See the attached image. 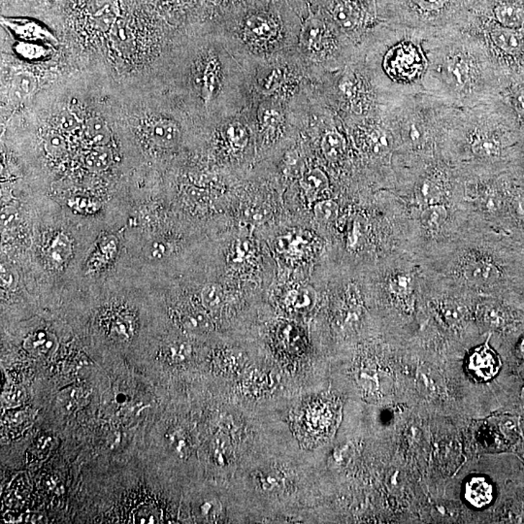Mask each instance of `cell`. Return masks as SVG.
Here are the masks:
<instances>
[{
  "label": "cell",
  "mask_w": 524,
  "mask_h": 524,
  "mask_svg": "<svg viewBox=\"0 0 524 524\" xmlns=\"http://www.w3.org/2000/svg\"><path fill=\"white\" fill-rule=\"evenodd\" d=\"M335 409L331 402L314 400L299 409L293 419V428L299 439L307 446H316L331 433Z\"/></svg>",
  "instance_id": "cell-1"
},
{
  "label": "cell",
  "mask_w": 524,
  "mask_h": 524,
  "mask_svg": "<svg viewBox=\"0 0 524 524\" xmlns=\"http://www.w3.org/2000/svg\"><path fill=\"white\" fill-rule=\"evenodd\" d=\"M516 103L518 108L520 109V111L524 112V89L516 96Z\"/></svg>",
  "instance_id": "cell-39"
},
{
  "label": "cell",
  "mask_w": 524,
  "mask_h": 524,
  "mask_svg": "<svg viewBox=\"0 0 524 524\" xmlns=\"http://www.w3.org/2000/svg\"><path fill=\"white\" fill-rule=\"evenodd\" d=\"M4 25L11 29L13 32L29 40L52 39V34L37 23L30 20H4Z\"/></svg>",
  "instance_id": "cell-9"
},
{
  "label": "cell",
  "mask_w": 524,
  "mask_h": 524,
  "mask_svg": "<svg viewBox=\"0 0 524 524\" xmlns=\"http://www.w3.org/2000/svg\"><path fill=\"white\" fill-rule=\"evenodd\" d=\"M279 121H280V116H279L277 112H267L265 114L264 122H267V124H278Z\"/></svg>",
  "instance_id": "cell-37"
},
{
  "label": "cell",
  "mask_w": 524,
  "mask_h": 524,
  "mask_svg": "<svg viewBox=\"0 0 524 524\" xmlns=\"http://www.w3.org/2000/svg\"><path fill=\"white\" fill-rule=\"evenodd\" d=\"M472 151L480 158L499 157L502 153V144L494 137L483 135L477 137L472 144Z\"/></svg>",
  "instance_id": "cell-18"
},
{
  "label": "cell",
  "mask_w": 524,
  "mask_h": 524,
  "mask_svg": "<svg viewBox=\"0 0 524 524\" xmlns=\"http://www.w3.org/2000/svg\"><path fill=\"white\" fill-rule=\"evenodd\" d=\"M181 324L184 328L191 332L205 331L210 327V321L206 316L198 312L184 314L181 317Z\"/></svg>",
  "instance_id": "cell-22"
},
{
  "label": "cell",
  "mask_w": 524,
  "mask_h": 524,
  "mask_svg": "<svg viewBox=\"0 0 524 524\" xmlns=\"http://www.w3.org/2000/svg\"><path fill=\"white\" fill-rule=\"evenodd\" d=\"M201 300L203 305L209 310H218L224 301V293L219 285L206 286L201 293Z\"/></svg>",
  "instance_id": "cell-21"
},
{
  "label": "cell",
  "mask_w": 524,
  "mask_h": 524,
  "mask_svg": "<svg viewBox=\"0 0 524 524\" xmlns=\"http://www.w3.org/2000/svg\"><path fill=\"white\" fill-rule=\"evenodd\" d=\"M494 14L502 27L515 30L524 25V9L515 4L498 5Z\"/></svg>",
  "instance_id": "cell-11"
},
{
  "label": "cell",
  "mask_w": 524,
  "mask_h": 524,
  "mask_svg": "<svg viewBox=\"0 0 524 524\" xmlns=\"http://www.w3.org/2000/svg\"><path fill=\"white\" fill-rule=\"evenodd\" d=\"M465 497L475 507L490 504L492 500V487L485 479L475 478L466 485Z\"/></svg>",
  "instance_id": "cell-8"
},
{
  "label": "cell",
  "mask_w": 524,
  "mask_h": 524,
  "mask_svg": "<svg viewBox=\"0 0 524 524\" xmlns=\"http://www.w3.org/2000/svg\"><path fill=\"white\" fill-rule=\"evenodd\" d=\"M492 39L498 48L510 53L520 52L524 46L523 34L509 27H503L493 30Z\"/></svg>",
  "instance_id": "cell-7"
},
{
  "label": "cell",
  "mask_w": 524,
  "mask_h": 524,
  "mask_svg": "<svg viewBox=\"0 0 524 524\" xmlns=\"http://www.w3.org/2000/svg\"><path fill=\"white\" fill-rule=\"evenodd\" d=\"M47 146L49 150L52 151V152L58 153L63 149V141L60 136L56 135V136L50 137V139L48 140Z\"/></svg>",
  "instance_id": "cell-36"
},
{
  "label": "cell",
  "mask_w": 524,
  "mask_h": 524,
  "mask_svg": "<svg viewBox=\"0 0 524 524\" xmlns=\"http://www.w3.org/2000/svg\"><path fill=\"white\" fill-rule=\"evenodd\" d=\"M485 319L494 328H506L513 324V316L511 312L500 305L487 307Z\"/></svg>",
  "instance_id": "cell-19"
},
{
  "label": "cell",
  "mask_w": 524,
  "mask_h": 524,
  "mask_svg": "<svg viewBox=\"0 0 524 524\" xmlns=\"http://www.w3.org/2000/svg\"><path fill=\"white\" fill-rule=\"evenodd\" d=\"M416 196H418V201L421 202L423 205H434V204H439L443 198V190L438 181L434 179H426L418 186Z\"/></svg>",
  "instance_id": "cell-17"
},
{
  "label": "cell",
  "mask_w": 524,
  "mask_h": 524,
  "mask_svg": "<svg viewBox=\"0 0 524 524\" xmlns=\"http://www.w3.org/2000/svg\"><path fill=\"white\" fill-rule=\"evenodd\" d=\"M448 219V210L441 203L426 206L421 214V224L430 231H437Z\"/></svg>",
  "instance_id": "cell-14"
},
{
  "label": "cell",
  "mask_w": 524,
  "mask_h": 524,
  "mask_svg": "<svg viewBox=\"0 0 524 524\" xmlns=\"http://www.w3.org/2000/svg\"><path fill=\"white\" fill-rule=\"evenodd\" d=\"M321 149H323L324 157L329 162H338L346 152V141L338 132H328L324 135L323 142H321Z\"/></svg>",
  "instance_id": "cell-15"
},
{
  "label": "cell",
  "mask_w": 524,
  "mask_h": 524,
  "mask_svg": "<svg viewBox=\"0 0 524 524\" xmlns=\"http://www.w3.org/2000/svg\"><path fill=\"white\" fill-rule=\"evenodd\" d=\"M366 144L373 153L380 155L388 150L387 135L379 129L373 130L367 135Z\"/></svg>",
  "instance_id": "cell-24"
},
{
  "label": "cell",
  "mask_w": 524,
  "mask_h": 524,
  "mask_svg": "<svg viewBox=\"0 0 524 524\" xmlns=\"http://www.w3.org/2000/svg\"><path fill=\"white\" fill-rule=\"evenodd\" d=\"M87 135L96 145H105L110 140V132L106 124L99 120H91L87 125Z\"/></svg>",
  "instance_id": "cell-23"
},
{
  "label": "cell",
  "mask_w": 524,
  "mask_h": 524,
  "mask_svg": "<svg viewBox=\"0 0 524 524\" xmlns=\"http://www.w3.org/2000/svg\"><path fill=\"white\" fill-rule=\"evenodd\" d=\"M449 70L452 78L459 85H464L466 83L468 77H469V68H468L466 63L456 58V60H454L449 63Z\"/></svg>",
  "instance_id": "cell-27"
},
{
  "label": "cell",
  "mask_w": 524,
  "mask_h": 524,
  "mask_svg": "<svg viewBox=\"0 0 524 524\" xmlns=\"http://www.w3.org/2000/svg\"><path fill=\"white\" fill-rule=\"evenodd\" d=\"M149 135L152 141L158 147H174L180 140L177 125L170 121L153 122L150 127Z\"/></svg>",
  "instance_id": "cell-4"
},
{
  "label": "cell",
  "mask_w": 524,
  "mask_h": 524,
  "mask_svg": "<svg viewBox=\"0 0 524 524\" xmlns=\"http://www.w3.org/2000/svg\"><path fill=\"white\" fill-rule=\"evenodd\" d=\"M499 367V359L487 343L473 352L468 360L470 371L482 380L492 379L497 374Z\"/></svg>",
  "instance_id": "cell-2"
},
{
  "label": "cell",
  "mask_w": 524,
  "mask_h": 524,
  "mask_svg": "<svg viewBox=\"0 0 524 524\" xmlns=\"http://www.w3.org/2000/svg\"><path fill=\"white\" fill-rule=\"evenodd\" d=\"M82 398H83L82 390L74 388V390L65 391V395L60 397V402L63 404L66 410H72L77 405H79Z\"/></svg>",
  "instance_id": "cell-29"
},
{
  "label": "cell",
  "mask_w": 524,
  "mask_h": 524,
  "mask_svg": "<svg viewBox=\"0 0 524 524\" xmlns=\"http://www.w3.org/2000/svg\"><path fill=\"white\" fill-rule=\"evenodd\" d=\"M20 52L23 56L27 58H39L44 53L42 52V48L35 45H23L20 46Z\"/></svg>",
  "instance_id": "cell-34"
},
{
  "label": "cell",
  "mask_w": 524,
  "mask_h": 524,
  "mask_svg": "<svg viewBox=\"0 0 524 524\" xmlns=\"http://www.w3.org/2000/svg\"><path fill=\"white\" fill-rule=\"evenodd\" d=\"M275 473H264L260 478V485L265 490H279L282 487V480L276 476Z\"/></svg>",
  "instance_id": "cell-30"
},
{
  "label": "cell",
  "mask_w": 524,
  "mask_h": 524,
  "mask_svg": "<svg viewBox=\"0 0 524 524\" xmlns=\"http://www.w3.org/2000/svg\"><path fill=\"white\" fill-rule=\"evenodd\" d=\"M518 354L524 357V335L518 345Z\"/></svg>",
  "instance_id": "cell-40"
},
{
  "label": "cell",
  "mask_w": 524,
  "mask_h": 524,
  "mask_svg": "<svg viewBox=\"0 0 524 524\" xmlns=\"http://www.w3.org/2000/svg\"><path fill=\"white\" fill-rule=\"evenodd\" d=\"M333 17L339 25L346 30H354L362 22V15L354 2L343 0L335 5Z\"/></svg>",
  "instance_id": "cell-6"
},
{
  "label": "cell",
  "mask_w": 524,
  "mask_h": 524,
  "mask_svg": "<svg viewBox=\"0 0 524 524\" xmlns=\"http://www.w3.org/2000/svg\"><path fill=\"white\" fill-rule=\"evenodd\" d=\"M37 79L30 72H20L13 78L10 96L12 101L20 102L34 91Z\"/></svg>",
  "instance_id": "cell-12"
},
{
  "label": "cell",
  "mask_w": 524,
  "mask_h": 524,
  "mask_svg": "<svg viewBox=\"0 0 524 524\" xmlns=\"http://www.w3.org/2000/svg\"><path fill=\"white\" fill-rule=\"evenodd\" d=\"M246 32L255 39L269 40L277 33V25L270 18L254 16L248 20Z\"/></svg>",
  "instance_id": "cell-10"
},
{
  "label": "cell",
  "mask_w": 524,
  "mask_h": 524,
  "mask_svg": "<svg viewBox=\"0 0 524 524\" xmlns=\"http://www.w3.org/2000/svg\"><path fill=\"white\" fill-rule=\"evenodd\" d=\"M110 162H111V155H110L108 151L103 149V148H99V149L94 151L87 158V165L89 167L97 170H104L109 165Z\"/></svg>",
  "instance_id": "cell-25"
},
{
  "label": "cell",
  "mask_w": 524,
  "mask_h": 524,
  "mask_svg": "<svg viewBox=\"0 0 524 524\" xmlns=\"http://www.w3.org/2000/svg\"><path fill=\"white\" fill-rule=\"evenodd\" d=\"M56 339L53 335L46 333L44 331L37 332L32 334L25 341V347L27 351L35 355H47L55 350Z\"/></svg>",
  "instance_id": "cell-16"
},
{
  "label": "cell",
  "mask_w": 524,
  "mask_h": 524,
  "mask_svg": "<svg viewBox=\"0 0 524 524\" xmlns=\"http://www.w3.org/2000/svg\"><path fill=\"white\" fill-rule=\"evenodd\" d=\"M419 57L415 49L401 46L388 57V66L396 75L411 76L418 71Z\"/></svg>",
  "instance_id": "cell-3"
},
{
  "label": "cell",
  "mask_w": 524,
  "mask_h": 524,
  "mask_svg": "<svg viewBox=\"0 0 524 524\" xmlns=\"http://www.w3.org/2000/svg\"><path fill=\"white\" fill-rule=\"evenodd\" d=\"M523 299H524V290H523Z\"/></svg>",
  "instance_id": "cell-41"
},
{
  "label": "cell",
  "mask_w": 524,
  "mask_h": 524,
  "mask_svg": "<svg viewBox=\"0 0 524 524\" xmlns=\"http://www.w3.org/2000/svg\"><path fill=\"white\" fill-rule=\"evenodd\" d=\"M413 1L423 11L433 12L443 8L448 0H413Z\"/></svg>",
  "instance_id": "cell-32"
},
{
  "label": "cell",
  "mask_w": 524,
  "mask_h": 524,
  "mask_svg": "<svg viewBox=\"0 0 524 524\" xmlns=\"http://www.w3.org/2000/svg\"><path fill=\"white\" fill-rule=\"evenodd\" d=\"M229 141L236 148L245 147L248 141L247 130L241 124H234L227 129Z\"/></svg>",
  "instance_id": "cell-28"
},
{
  "label": "cell",
  "mask_w": 524,
  "mask_h": 524,
  "mask_svg": "<svg viewBox=\"0 0 524 524\" xmlns=\"http://www.w3.org/2000/svg\"><path fill=\"white\" fill-rule=\"evenodd\" d=\"M310 300L309 293L307 290L293 291L290 296V302L295 308H303V307L309 305Z\"/></svg>",
  "instance_id": "cell-33"
},
{
  "label": "cell",
  "mask_w": 524,
  "mask_h": 524,
  "mask_svg": "<svg viewBox=\"0 0 524 524\" xmlns=\"http://www.w3.org/2000/svg\"><path fill=\"white\" fill-rule=\"evenodd\" d=\"M301 186L306 193L312 198L326 191L329 186L328 178L326 174L319 168H314L304 174L301 179Z\"/></svg>",
  "instance_id": "cell-13"
},
{
  "label": "cell",
  "mask_w": 524,
  "mask_h": 524,
  "mask_svg": "<svg viewBox=\"0 0 524 524\" xmlns=\"http://www.w3.org/2000/svg\"><path fill=\"white\" fill-rule=\"evenodd\" d=\"M217 69L218 66L215 61H210L207 65L203 78V91L206 98H210L214 93L217 80Z\"/></svg>",
  "instance_id": "cell-26"
},
{
  "label": "cell",
  "mask_w": 524,
  "mask_h": 524,
  "mask_svg": "<svg viewBox=\"0 0 524 524\" xmlns=\"http://www.w3.org/2000/svg\"><path fill=\"white\" fill-rule=\"evenodd\" d=\"M12 281H13V275L12 273L8 272L6 269H4V267H2L1 270V282L2 285H5V286H11L12 285Z\"/></svg>",
  "instance_id": "cell-38"
},
{
  "label": "cell",
  "mask_w": 524,
  "mask_h": 524,
  "mask_svg": "<svg viewBox=\"0 0 524 524\" xmlns=\"http://www.w3.org/2000/svg\"><path fill=\"white\" fill-rule=\"evenodd\" d=\"M172 442L173 443L171 444L173 445L174 449H176V451L185 452L186 446H188V444H186L188 442H186L183 434L175 432L172 435Z\"/></svg>",
  "instance_id": "cell-35"
},
{
  "label": "cell",
  "mask_w": 524,
  "mask_h": 524,
  "mask_svg": "<svg viewBox=\"0 0 524 524\" xmlns=\"http://www.w3.org/2000/svg\"><path fill=\"white\" fill-rule=\"evenodd\" d=\"M170 357L174 362H181L191 354V347L188 344L173 345L168 350Z\"/></svg>",
  "instance_id": "cell-31"
},
{
  "label": "cell",
  "mask_w": 524,
  "mask_h": 524,
  "mask_svg": "<svg viewBox=\"0 0 524 524\" xmlns=\"http://www.w3.org/2000/svg\"><path fill=\"white\" fill-rule=\"evenodd\" d=\"M314 218L321 224H332L339 216V206L336 202L324 200L318 202L314 208Z\"/></svg>",
  "instance_id": "cell-20"
},
{
  "label": "cell",
  "mask_w": 524,
  "mask_h": 524,
  "mask_svg": "<svg viewBox=\"0 0 524 524\" xmlns=\"http://www.w3.org/2000/svg\"><path fill=\"white\" fill-rule=\"evenodd\" d=\"M324 25L318 17L310 14L301 33V42L309 51L318 52L324 46Z\"/></svg>",
  "instance_id": "cell-5"
}]
</instances>
